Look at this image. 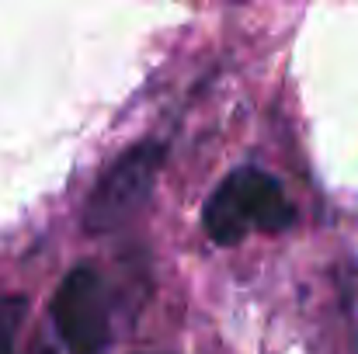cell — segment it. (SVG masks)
Segmentation results:
<instances>
[{"mask_svg": "<svg viewBox=\"0 0 358 354\" xmlns=\"http://www.w3.org/2000/svg\"><path fill=\"white\" fill-rule=\"evenodd\" d=\"M202 223L216 243L234 246L250 233L289 230L296 223V209L271 174L257 167H237L213 188L202 209Z\"/></svg>", "mask_w": 358, "mask_h": 354, "instance_id": "6da1fadb", "label": "cell"}, {"mask_svg": "<svg viewBox=\"0 0 358 354\" xmlns=\"http://www.w3.org/2000/svg\"><path fill=\"white\" fill-rule=\"evenodd\" d=\"M164 163V146L160 142H139L125 149L119 160L101 174L98 188L91 191V202L84 209V223L91 233H112L125 226L150 198L153 181Z\"/></svg>", "mask_w": 358, "mask_h": 354, "instance_id": "7a4b0ae2", "label": "cell"}, {"mask_svg": "<svg viewBox=\"0 0 358 354\" xmlns=\"http://www.w3.org/2000/svg\"><path fill=\"white\" fill-rule=\"evenodd\" d=\"M52 323L66 348L94 354L108 341V302L105 285L94 267H73L52 295Z\"/></svg>", "mask_w": 358, "mask_h": 354, "instance_id": "3957f363", "label": "cell"}, {"mask_svg": "<svg viewBox=\"0 0 358 354\" xmlns=\"http://www.w3.org/2000/svg\"><path fill=\"white\" fill-rule=\"evenodd\" d=\"M21 320H24V302L17 295H0V354H17Z\"/></svg>", "mask_w": 358, "mask_h": 354, "instance_id": "277c9868", "label": "cell"}]
</instances>
